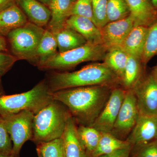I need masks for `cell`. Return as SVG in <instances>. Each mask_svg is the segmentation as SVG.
<instances>
[{
    "label": "cell",
    "instance_id": "27",
    "mask_svg": "<svg viewBox=\"0 0 157 157\" xmlns=\"http://www.w3.org/2000/svg\"><path fill=\"white\" fill-rule=\"evenodd\" d=\"M157 55V20L149 28L148 34L141 62L146 65L149 61Z\"/></svg>",
    "mask_w": 157,
    "mask_h": 157
},
{
    "label": "cell",
    "instance_id": "15",
    "mask_svg": "<svg viewBox=\"0 0 157 157\" xmlns=\"http://www.w3.org/2000/svg\"><path fill=\"white\" fill-rule=\"evenodd\" d=\"M65 26L80 34L88 43L103 45L101 30L91 20L81 16L71 15L67 20Z\"/></svg>",
    "mask_w": 157,
    "mask_h": 157
},
{
    "label": "cell",
    "instance_id": "43",
    "mask_svg": "<svg viewBox=\"0 0 157 157\" xmlns=\"http://www.w3.org/2000/svg\"><path fill=\"white\" fill-rule=\"evenodd\" d=\"M156 140H157V139H156Z\"/></svg>",
    "mask_w": 157,
    "mask_h": 157
},
{
    "label": "cell",
    "instance_id": "5",
    "mask_svg": "<svg viewBox=\"0 0 157 157\" xmlns=\"http://www.w3.org/2000/svg\"><path fill=\"white\" fill-rule=\"evenodd\" d=\"M107 51L104 45L87 43L73 50L57 52L38 68L41 70H67L83 62L103 61Z\"/></svg>",
    "mask_w": 157,
    "mask_h": 157
},
{
    "label": "cell",
    "instance_id": "37",
    "mask_svg": "<svg viewBox=\"0 0 157 157\" xmlns=\"http://www.w3.org/2000/svg\"><path fill=\"white\" fill-rule=\"evenodd\" d=\"M151 74V76H153V77L157 81V66L155 67L154 68Z\"/></svg>",
    "mask_w": 157,
    "mask_h": 157
},
{
    "label": "cell",
    "instance_id": "38",
    "mask_svg": "<svg viewBox=\"0 0 157 157\" xmlns=\"http://www.w3.org/2000/svg\"><path fill=\"white\" fill-rule=\"evenodd\" d=\"M39 2H41L43 4L47 6L48 8L49 6V4H50V0H38Z\"/></svg>",
    "mask_w": 157,
    "mask_h": 157
},
{
    "label": "cell",
    "instance_id": "32",
    "mask_svg": "<svg viewBox=\"0 0 157 157\" xmlns=\"http://www.w3.org/2000/svg\"><path fill=\"white\" fill-rule=\"evenodd\" d=\"M12 141L5 120L0 116V153L12 154Z\"/></svg>",
    "mask_w": 157,
    "mask_h": 157
},
{
    "label": "cell",
    "instance_id": "34",
    "mask_svg": "<svg viewBox=\"0 0 157 157\" xmlns=\"http://www.w3.org/2000/svg\"><path fill=\"white\" fill-rule=\"evenodd\" d=\"M132 147V145H131L126 148L118 150L109 154L103 155L97 157H130Z\"/></svg>",
    "mask_w": 157,
    "mask_h": 157
},
{
    "label": "cell",
    "instance_id": "16",
    "mask_svg": "<svg viewBox=\"0 0 157 157\" xmlns=\"http://www.w3.org/2000/svg\"><path fill=\"white\" fill-rule=\"evenodd\" d=\"M77 124L70 115L61 137L64 157H88L85 150L78 139Z\"/></svg>",
    "mask_w": 157,
    "mask_h": 157
},
{
    "label": "cell",
    "instance_id": "2",
    "mask_svg": "<svg viewBox=\"0 0 157 157\" xmlns=\"http://www.w3.org/2000/svg\"><path fill=\"white\" fill-rule=\"evenodd\" d=\"M46 81L51 92L85 86L121 85L119 78L104 62L90 64L74 72H54Z\"/></svg>",
    "mask_w": 157,
    "mask_h": 157
},
{
    "label": "cell",
    "instance_id": "40",
    "mask_svg": "<svg viewBox=\"0 0 157 157\" xmlns=\"http://www.w3.org/2000/svg\"><path fill=\"white\" fill-rule=\"evenodd\" d=\"M0 157H13L12 154H3L0 153Z\"/></svg>",
    "mask_w": 157,
    "mask_h": 157
},
{
    "label": "cell",
    "instance_id": "36",
    "mask_svg": "<svg viewBox=\"0 0 157 157\" xmlns=\"http://www.w3.org/2000/svg\"><path fill=\"white\" fill-rule=\"evenodd\" d=\"M8 51V43L6 37L0 35V52Z\"/></svg>",
    "mask_w": 157,
    "mask_h": 157
},
{
    "label": "cell",
    "instance_id": "29",
    "mask_svg": "<svg viewBox=\"0 0 157 157\" xmlns=\"http://www.w3.org/2000/svg\"><path fill=\"white\" fill-rule=\"evenodd\" d=\"M94 22L101 29L108 23L107 0H91Z\"/></svg>",
    "mask_w": 157,
    "mask_h": 157
},
{
    "label": "cell",
    "instance_id": "18",
    "mask_svg": "<svg viewBox=\"0 0 157 157\" xmlns=\"http://www.w3.org/2000/svg\"><path fill=\"white\" fill-rule=\"evenodd\" d=\"M149 28L143 26H134L123 42L120 48L128 55L141 60Z\"/></svg>",
    "mask_w": 157,
    "mask_h": 157
},
{
    "label": "cell",
    "instance_id": "35",
    "mask_svg": "<svg viewBox=\"0 0 157 157\" xmlns=\"http://www.w3.org/2000/svg\"><path fill=\"white\" fill-rule=\"evenodd\" d=\"M15 4V0H0V11Z\"/></svg>",
    "mask_w": 157,
    "mask_h": 157
},
{
    "label": "cell",
    "instance_id": "25",
    "mask_svg": "<svg viewBox=\"0 0 157 157\" xmlns=\"http://www.w3.org/2000/svg\"><path fill=\"white\" fill-rule=\"evenodd\" d=\"M77 133L88 157H90L98 146L101 132L93 127L78 125L77 127Z\"/></svg>",
    "mask_w": 157,
    "mask_h": 157
},
{
    "label": "cell",
    "instance_id": "6",
    "mask_svg": "<svg viewBox=\"0 0 157 157\" xmlns=\"http://www.w3.org/2000/svg\"><path fill=\"white\" fill-rule=\"evenodd\" d=\"M45 29L28 21L7 36L12 53L17 59L33 58Z\"/></svg>",
    "mask_w": 157,
    "mask_h": 157
},
{
    "label": "cell",
    "instance_id": "17",
    "mask_svg": "<svg viewBox=\"0 0 157 157\" xmlns=\"http://www.w3.org/2000/svg\"><path fill=\"white\" fill-rule=\"evenodd\" d=\"M76 0H50L48 8L51 19L48 29L53 34L63 28L67 20L71 16V11Z\"/></svg>",
    "mask_w": 157,
    "mask_h": 157
},
{
    "label": "cell",
    "instance_id": "3",
    "mask_svg": "<svg viewBox=\"0 0 157 157\" xmlns=\"http://www.w3.org/2000/svg\"><path fill=\"white\" fill-rule=\"evenodd\" d=\"M70 115L64 105L53 100L34 115L32 141L37 144L61 138Z\"/></svg>",
    "mask_w": 157,
    "mask_h": 157
},
{
    "label": "cell",
    "instance_id": "31",
    "mask_svg": "<svg viewBox=\"0 0 157 157\" xmlns=\"http://www.w3.org/2000/svg\"><path fill=\"white\" fill-rule=\"evenodd\" d=\"M71 15L86 17L94 22L91 0H76L71 11Z\"/></svg>",
    "mask_w": 157,
    "mask_h": 157
},
{
    "label": "cell",
    "instance_id": "26",
    "mask_svg": "<svg viewBox=\"0 0 157 157\" xmlns=\"http://www.w3.org/2000/svg\"><path fill=\"white\" fill-rule=\"evenodd\" d=\"M126 0H107V17L108 22L124 19L130 15Z\"/></svg>",
    "mask_w": 157,
    "mask_h": 157
},
{
    "label": "cell",
    "instance_id": "39",
    "mask_svg": "<svg viewBox=\"0 0 157 157\" xmlns=\"http://www.w3.org/2000/svg\"><path fill=\"white\" fill-rule=\"evenodd\" d=\"M3 95H4V90H3L2 85V81L0 77V97Z\"/></svg>",
    "mask_w": 157,
    "mask_h": 157
},
{
    "label": "cell",
    "instance_id": "12",
    "mask_svg": "<svg viewBox=\"0 0 157 157\" xmlns=\"http://www.w3.org/2000/svg\"><path fill=\"white\" fill-rule=\"evenodd\" d=\"M157 138V115H140L126 140L133 145L145 143Z\"/></svg>",
    "mask_w": 157,
    "mask_h": 157
},
{
    "label": "cell",
    "instance_id": "14",
    "mask_svg": "<svg viewBox=\"0 0 157 157\" xmlns=\"http://www.w3.org/2000/svg\"><path fill=\"white\" fill-rule=\"evenodd\" d=\"M15 4L25 14L30 22L43 28L51 19L49 8L38 0H15Z\"/></svg>",
    "mask_w": 157,
    "mask_h": 157
},
{
    "label": "cell",
    "instance_id": "30",
    "mask_svg": "<svg viewBox=\"0 0 157 157\" xmlns=\"http://www.w3.org/2000/svg\"><path fill=\"white\" fill-rule=\"evenodd\" d=\"M131 157H157V140L132 146Z\"/></svg>",
    "mask_w": 157,
    "mask_h": 157
},
{
    "label": "cell",
    "instance_id": "28",
    "mask_svg": "<svg viewBox=\"0 0 157 157\" xmlns=\"http://www.w3.org/2000/svg\"><path fill=\"white\" fill-rule=\"evenodd\" d=\"M36 151L42 157H64L62 138L36 144Z\"/></svg>",
    "mask_w": 157,
    "mask_h": 157
},
{
    "label": "cell",
    "instance_id": "20",
    "mask_svg": "<svg viewBox=\"0 0 157 157\" xmlns=\"http://www.w3.org/2000/svg\"><path fill=\"white\" fill-rule=\"evenodd\" d=\"M58 48L55 35L45 29L33 58L30 62L39 67L56 54Z\"/></svg>",
    "mask_w": 157,
    "mask_h": 157
},
{
    "label": "cell",
    "instance_id": "10",
    "mask_svg": "<svg viewBox=\"0 0 157 157\" xmlns=\"http://www.w3.org/2000/svg\"><path fill=\"white\" fill-rule=\"evenodd\" d=\"M126 93V90L121 86L113 88L109 99L93 127L101 132L111 133Z\"/></svg>",
    "mask_w": 157,
    "mask_h": 157
},
{
    "label": "cell",
    "instance_id": "23",
    "mask_svg": "<svg viewBox=\"0 0 157 157\" xmlns=\"http://www.w3.org/2000/svg\"><path fill=\"white\" fill-rule=\"evenodd\" d=\"M131 145L126 140L118 139L110 133L101 132V138L98 146L89 157H97L109 154Z\"/></svg>",
    "mask_w": 157,
    "mask_h": 157
},
{
    "label": "cell",
    "instance_id": "4",
    "mask_svg": "<svg viewBox=\"0 0 157 157\" xmlns=\"http://www.w3.org/2000/svg\"><path fill=\"white\" fill-rule=\"evenodd\" d=\"M53 100L47 82L43 80L25 92L1 96L0 116L4 117L25 110L36 114Z\"/></svg>",
    "mask_w": 157,
    "mask_h": 157
},
{
    "label": "cell",
    "instance_id": "42",
    "mask_svg": "<svg viewBox=\"0 0 157 157\" xmlns=\"http://www.w3.org/2000/svg\"><path fill=\"white\" fill-rule=\"evenodd\" d=\"M37 153L38 157H42V155H41V154H40L39 152L37 151Z\"/></svg>",
    "mask_w": 157,
    "mask_h": 157
},
{
    "label": "cell",
    "instance_id": "7",
    "mask_svg": "<svg viewBox=\"0 0 157 157\" xmlns=\"http://www.w3.org/2000/svg\"><path fill=\"white\" fill-rule=\"evenodd\" d=\"M34 115L33 113L25 110L3 117L13 144V157H19L23 144L28 140H33Z\"/></svg>",
    "mask_w": 157,
    "mask_h": 157
},
{
    "label": "cell",
    "instance_id": "22",
    "mask_svg": "<svg viewBox=\"0 0 157 157\" xmlns=\"http://www.w3.org/2000/svg\"><path fill=\"white\" fill-rule=\"evenodd\" d=\"M55 35L59 53L73 50L87 43L80 34L66 26Z\"/></svg>",
    "mask_w": 157,
    "mask_h": 157
},
{
    "label": "cell",
    "instance_id": "21",
    "mask_svg": "<svg viewBox=\"0 0 157 157\" xmlns=\"http://www.w3.org/2000/svg\"><path fill=\"white\" fill-rule=\"evenodd\" d=\"M141 60L128 55L121 86L126 90H133L145 76Z\"/></svg>",
    "mask_w": 157,
    "mask_h": 157
},
{
    "label": "cell",
    "instance_id": "9",
    "mask_svg": "<svg viewBox=\"0 0 157 157\" xmlns=\"http://www.w3.org/2000/svg\"><path fill=\"white\" fill-rule=\"evenodd\" d=\"M140 115H157V81L145 75L133 90Z\"/></svg>",
    "mask_w": 157,
    "mask_h": 157
},
{
    "label": "cell",
    "instance_id": "1",
    "mask_svg": "<svg viewBox=\"0 0 157 157\" xmlns=\"http://www.w3.org/2000/svg\"><path fill=\"white\" fill-rule=\"evenodd\" d=\"M95 86L52 92L54 100L66 106L78 125L92 127L109 99L113 88Z\"/></svg>",
    "mask_w": 157,
    "mask_h": 157
},
{
    "label": "cell",
    "instance_id": "8",
    "mask_svg": "<svg viewBox=\"0 0 157 157\" xmlns=\"http://www.w3.org/2000/svg\"><path fill=\"white\" fill-rule=\"evenodd\" d=\"M139 116L135 93L132 90H126L123 102L110 133L118 139L126 140L135 127Z\"/></svg>",
    "mask_w": 157,
    "mask_h": 157
},
{
    "label": "cell",
    "instance_id": "13",
    "mask_svg": "<svg viewBox=\"0 0 157 157\" xmlns=\"http://www.w3.org/2000/svg\"><path fill=\"white\" fill-rule=\"evenodd\" d=\"M134 25L150 27L157 20V10L151 0H126Z\"/></svg>",
    "mask_w": 157,
    "mask_h": 157
},
{
    "label": "cell",
    "instance_id": "41",
    "mask_svg": "<svg viewBox=\"0 0 157 157\" xmlns=\"http://www.w3.org/2000/svg\"><path fill=\"white\" fill-rule=\"evenodd\" d=\"M153 6L157 10V0H151Z\"/></svg>",
    "mask_w": 157,
    "mask_h": 157
},
{
    "label": "cell",
    "instance_id": "33",
    "mask_svg": "<svg viewBox=\"0 0 157 157\" xmlns=\"http://www.w3.org/2000/svg\"><path fill=\"white\" fill-rule=\"evenodd\" d=\"M17 60L13 55L0 52V77L10 70Z\"/></svg>",
    "mask_w": 157,
    "mask_h": 157
},
{
    "label": "cell",
    "instance_id": "24",
    "mask_svg": "<svg viewBox=\"0 0 157 157\" xmlns=\"http://www.w3.org/2000/svg\"><path fill=\"white\" fill-rule=\"evenodd\" d=\"M128 55L120 47L107 50L104 63L114 72L120 82L123 76Z\"/></svg>",
    "mask_w": 157,
    "mask_h": 157
},
{
    "label": "cell",
    "instance_id": "11",
    "mask_svg": "<svg viewBox=\"0 0 157 157\" xmlns=\"http://www.w3.org/2000/svg\"><path fill=\"white\" fill-rule=\"evenodd\" d=\"M134 26L131 14L124 19L108 22L100 29L103 45L107 50L120 47Z\"/></svg>",
    "mask_w": 157,
    "mask_h": 157
},
{
    "label": "cell",
    "instance_id": "19",
    "mask_svg": "<svg viewBox=\"0 0 157 157\" xmlns=\"http://www.w3.org/2000/svg\"><path fill=\"white\" fill-rule=\"evenodd\" d=\"M29 21L16 4L0 11V35L7 37L9 33L26 24Z\"/></svg>",
    "mask_w": 157,
    "mask_h": 157
}]
</instances>
